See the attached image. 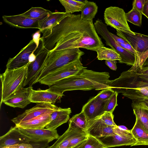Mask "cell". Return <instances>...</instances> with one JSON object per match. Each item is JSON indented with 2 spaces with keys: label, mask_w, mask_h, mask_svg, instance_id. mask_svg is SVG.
Returning <instances> with one entry per match:
<instances>
[{
  "label": "cell",
  "mask_w": 148,
  "mask_h": 148,
  "mask_svg": "<svg viewBox=\"0 0 148 148\" xmlns=\"http://www.w3.org/2000/svg\"><path fill=\"white\" fill-rule=\"evenodd\" d=\"M70 14L63 12H52L45 19L39 21V30L42 33L49 29Z\"/></svg>",
  "instance_id": "22"
},
{
  "label": "cell",
  "mask_w": 148,
  "mask_h": 148,
  "mask_svg": "<svg viewBox=\"0 0 148 148\" xmlns=\"http://www.w3.org/2000/svg\"><path fill=\"white\" fill-rule=\"evenodd\" d=\"M136 118L135 124L131 130L132 135L136 141L133 146L148 145V131L138 118L136 116Z\"/></svg>",
  "instance_id": "21"
},
{
  "label": "cell",
  "mask_w": 148,
  "mask_h": 148,
  "mask_svg": "<svg viewBox=\"0 0 148 148\" xmlns=\"http://www.w3.org/2000/svg\"><path fill=\"white\" fill-rule=\"evenodd\" d=\"M58 107L54 104L39 103L33 108L26 110L22 114L13 118L11 121L15 125L46 114L51 113Z\"/></svg>",
  "instance_id": "9"
},
{
  "label": "cell",
  "mask_w": 148,
  "mask_h": 148,
  "mask_svg": "<svg viewBox=\"0 0 148 148\" xmlns=\"http://www.w3.org/2000/svg\"><path fill=\"white\" fill-rule=\"evenodd\" d=\"M114 128L105 124L99 116L88 121L86 132L88 135L100 138L115 134Z\"/></svg>",
  "instance_id": "14"
},
{
  "label": "cell",
  "mask_w": 148,
  "mask_h": 148,
  "mask_svg": "<svg viewBox=\"0 0 148 148\" xmlns=\"http://www.w3.org/2000/svg\"><path fill=\"white\" fill-rule=\"evenodd\" d=\"M115 60H105V64L111 69L116 71L117 69L116 63Z\"/></svg>",
  "instance_id": "44"
},
{
  "label": "cell",
  "mask_w": 148,
  "mask_h": 148,
  "mask_svg": "<svg viewBox=\"0 0 148 148\" xmlns=\"http://www.w3.org/2000/svg\"><path fill=\"white\" fill-rule=\"evenodd\" d=\"M147 67H148V58L146 60L143 66V68Z\"/></svg>",
  "instance_id": "52"
},
{
  "label": "cell",
  "mask_w": 148,
  "mask_h": 148,
  "mask_svg": "<svg viewBox=\"0 0 148 148\" xmlns=\"http://www.w3.org/2000/svg\"><path fill=\"white\" fill-rule=\"evenodd\" d=\"M65 10V12L72 14L75 12L81 11L84 5L76 0H60Z\"/></svg>",
  "instance_id": "29"
},
{
  "label": "cell",
  "mask_w": 148,
  "mask_h": 148,
  "mask_svg": "<svg viewBox=\"0 0 148 148\" xmlns=\"http://www.w3.org/2000/svg\"><path fill=\"white\" fill-rule=\"evenodd\" d=\"M114 91L111 88L103 90L95 97L100 101H105L108 100L113 95Z\"/></svg>",
  "instance_id": "37"
},
{
  "label": "cell",
  "mask_w": 148,
  "mask_h": 148,
  "mask_svg": "<svg viewBox=\"0 0 148 148\" xmlns=\"http://www.w3.org/2000/svg\"><path fill=\"white\" fill-rule=\"evenodd\" d=\"M86 140L82 142L81 143H79V144L74 146V147H71L70 148H79L80 147H81L85 143V142H86Z\"/></svg>",
  "instance_id": "50"
},
{
  "label": "cell",
  "mask_w": 148,
  "mask_h": 148,
  "mask_svg": "<svg viewBox=\"0 0 148 148\" xmlns=\"http://www.w3.org/2000/svg\"><path fill=\"white\" fill-rule=\"evenodd\" d=\"M113 129L115 134L124 136H132L131 132V130L130 131L124 130L119 128L118 126L114 127Z\"/></svg>",
  "instance_id": "41"
},
{
  "label": "cell",
  "mask_w": 148,
  "mask_h": 148,
  "mask_svg": "<svg viewBox=\"0 0 148 148\" xmlns=\"http://www.w3.org/2000/svg\"><path fill=\"white\" fill-rule=\"evenodd\" d=\"M146 0H134L132 3V8L142 13Z\"/></svg>",
  "instance_id": "40"
},
{
  "label": "cell",
  "mask_w": 148,
  "mask_h": 148,
  "mask_svg": "<svg viewBox=\"0 0 148 148\" xmlns=\"http://www.w3.org/2000/svg\"><path fill=\"white\" fill-rule=\"evenodd\" d=\"M81 132L69 127L67 130L49 148H68L71 140L75 136Z\"/></svg>",
  "instance_id": "24"
},
{
  "label": "cell",
  "mask_w": 148,
  "mask_h": 148,
  "mask_svg": "<svg viewBox=\"0 0 148 148\" xmlns=\"http://www.w3.org/2000/svg\"><path fill=\"white\" fill-rule=\"evenodd\" d=\"M62 96L49 90L48 89L37 90L32 89L28 99L32 103H47L54 104L60 100Z\"/></svg>",
  "instance_id": "15"
},
{
  "label": "cell",
  "mask_w": 148,
  "mask_h": 148,
  "mask_svg": "<svg viewBox=\"0 0 148 148\" xmlns=\"http://www.w3.org/2000/svg\"><path fill=\"white\" fill-rule=\"evenodd\" d=\"M29 64L17 69H6L4 72L1 74V87L0 107L4 100L23 88Z\"/></svg>",
  "instance_id": "4"
},
{
  "label": "cell",
  "mask_w": 148,
  "mask_h": 148,
  "mask_svg": "<svg viewBox=\"0 0 148 148\" xmlns=\"http://www.w3.org/2000/svg\"><path fill=\"white\" fill-rule=\"evenodd\" d=\"M142 15L141 12L133 8L128 12L125 14L127 21L140 27L142 24Z\"/></svg>",
  "instance_id": "31"
},
{
  "label": "cell",
  "mask_w": 148,
  "mask_h": 148,
  "mask_svg": "<svg viewBox=\"0 0 148 148\" xmlns=\"http://www.w3.org/2000/svg\"><path fill=\"white\" fill-rule=\"evenodd\" d=\"M134 56V64L128 70L137 72L142 69L143 64L148 58V50L143 53L136 52Z\"/></svg>",
  "instance_id": "30"
},
{
  "label": "cell",
  "mask_w": 148,
  "mask_h": 148,
  "mask_svg": "<svg viewBox=\"0 0 148 148\" xmlns=\"http://www.w3.org/2000/svg\"><path fill=\"white\" fill-rule=\"evenodd\" d=\"M118 94L117 92H114L111 97L106 101L105 106V112L113 113L116 107L118 106L117 97Z\"/></svg>",
  "instance_id": "34"
},
{
  "label": "cell",
  "mask_w": 148,
  "mask_h": 148,
  "mask_svg": "<svg viewBox=\"0 0 148 148\" xmlns=\"http://www.w3.org/2000/svg\"><path fill=\"white\" fill-rule=\"evenodd\" d=\"M86 68L87 67L83 66L79 60L49 73L38 82L49 86L61 80L75 74Z\"/></svg>",
  "instance_id": "7"
},
{
  "label": "cell",
  "mask_w": 148,
  "mask_h": 148,
  "mask_svg": "<svg viewBox=\"0 0 148 148\" xmlns=\"http://www.w3.org/2000/svg\"><path fill=\"white\" fill-rule=\"evenodd\" d=\"M37 49L36 45L32 40L16 56L9 59L6 65V69H17L28 64L29 63L30 55Z\"/></svg>",
  "instance_id": "11"
},
{
  "label": "cell",
  "mask_w": 148,
  "mask_h": 148,
  "mask_svg": "<svg viewBox=\"0 0 148 148\" xmlns=\"http://www.w3.org/2000/svg\"><path fill=\"white\" fill-rule=\"evenodd\" d=\"M52 12L40 7H32L29 10L21 14L27 18L40 21L49 16Z\"/></svg>",
  "instance_id": "27"
},
{
  "label": "cell",
  "mask_w": 148,
  "mask_h": 148,
  "mask_svg": "<svg viewBox=\"0 0 148 148\" xmlns=\"http://www.w3.org/2000/svg\"><path fill=\"white\" fill-rule=\"evenodd\" d=\"M94 24L97 33L105 41L106 45L110 46L120 55L121 59L119 62L133 66L135 60L134 55L123 48L114 40L107 29V25L99 19Z\"/></svg>",
  "instance_id": "5"
},
{
  "label": "cell",
  "mask_w": 148,
  "mask_h": 148,
  "mask_svg": "<svg viewBox=\"0 0 148 148\" xmlns=\"http://www.w3.org/2000/svg\"><path fill=\"white\" fill-rule=\"evenodd\" d=\"M108 148L123 146H132L136 140L132 136H124L114 134L97 138Z\"/></svg>",
  "instance_id": "18"
},
{
  "label": "cell",
  "mask_w": 148,
  "mask_h": 148,
  "mask_svg": "<svg viewBox=\"0 0 148 148\" xmlns=\"http://www.w3.org/2000/svg\"><path fill=\"white\" fill-rule=\"evenodd\" d=\"M120 46L126 50L135 55L136 52L128 43H122L117 42Z\"/></svg>",
  "instance_id": "43"
},
{
  "label": "cell",
  "mask_w": 148,
  "mask_h": 148,
  "mask_svg": "<svg viewBox=\"0 0 148 148\" xmlns=\"http://www.w3.org/2000/svg\"><path fill=\"white\" fill-rule=\"evenodd\" d=\"M98 9V7L95 2L88 1L81 11V19L88 21L93 20L97 12Z\"/></svg>",
  "instance_id": "28"
},
{
  "label": "cell",
  "mask_w": 148,
  "mask_h": 148,
  "mask_svg": "<svg viewBox=\"0 0 148 148\" xmlns=\"http://www.w3.org/2000/svg\"><path fill=\"white\" fill-rule=\"evenodd\" d=\"M51 114L43 115L29 120L21 122L16 127L32 129H44L49 123Z\"/></svg>",
  "instance_id": "23"
},
{
  "label": "cell",
  "mask_w": 148,
  "mask_h": 148,
  "mask_svg": "<svg viewBox=\"0 0 148 148\" xmlns=\"http://www.w3.org/2000/svg\"><path fill=\"white\" fill-rule=\"evenodd\" d=\"M125 13L122 8L115 6H110L106 9L104 14L105 23L115 29L116 30L134 35L127 23Z\"/></svg>",
  "instance_id": "6"
},
{
  "label": "cell",
  "mask_w": 148,
  "mask_h": 148,
  "mask_svg": "<svg viewBox=\"0 0 148 148\" xmlns=\"http://www.w3.org/2000/svg\"><path fill=\"white\" fill-rule=\"evenodd\" d=\"M142 13L148 19V0H146Z\"/></svg>",
  "instance_id": "47"
},
{
  "label": "cell",
  "mask_w": 148,
  "mask_h": 148,
  "mask_svg": "<svg viewBox=\"0 0 148 148\" xmlns=\"http://www.w3.org/2000/svg\"><path fill=\"white\" fill-rule=\"evenodd\" d=\"M106 101H100L94 97L83 106L81 111L84 114L88 121L100 116L105 112Z\"/></svg>",
  "instance_id": "17"
},
{
  "label": "cell",
  "mask_w": 148,
  "mask_h": 148,
  "mask_svg": "<svg viewBox=\"0 0 148 148\" xmlns=\"http://www.w3.org/2000/svg\"><path fill=\"white\" fill-rule=\"evenodd\" d=\"M4 22L13 27L21 28L39 29V21L26 17L21 15L12 16L3 15Z\"/></svg>",
  "instance_id": "19"
},
{
  "label": "cell",
  "mask_w": 148,
  "mask_h": 148,
  "mask_svg": "<svg viewBox=\"0 0 148 148\" xmlns=\"http://www.w3.org/2000/svg\"><path fill=\"white\" fill-rule=\"evenodd\" d=\"M147 131H148V130H147Z\"/></svg>",
  "instance_id": "54"
},
{
  "label": "cell",
  "mask_w": 148,
  "mask_h": 148,
  "mask_svg": "<svg viewBox=\"0 0 148 148\" xmlns=\"http://www.w3.org/2000/svg\"><path fill=\"white\" fill-rule=\"evenodd\" d=\"M3 148H33V147L29 143H22L7 146Z\"/></svg>",
  "instance_id": "42"
},
{
  "label": "cell",
  "mask_w": 148,
  "mask_h": 148,
  "mask_svg": "<svg viewBox=\"0 0 148 148\" xmlns=\"http://www.w3.org/2000/svg\"><path fill=\"white\" fill-rule=\"evenodd\" d=\"M117 35L125 40L136 52L142 53L148 50V36L135 32L133 35L116 30Z\"/></svg>",
  "instance_id": "12"
},
{
  "label": "cell",
  "mask_w": 148,
  "mask_h": 148,
  "mask_svg": "<svg viewBox=\"0 0 148 148\" xmlns=\"http://www.w3.org/2000/svg\"><path fill=\"white\" fill-rule=\"evenodd\" d=\"M34 52L32 53L29 57V62L31 63L34 61L36 58V55L34 53Z\"/></svg>",
  "instance_id": "49"
},
{
  "label": "cell",
  "mask_w": 148,
  "mask_h": 148,
  "mask_svg": "<svg viewBox=\"0 0 148 148\" xmlns=\"http://www.w3.org/2000/svg\"><path fill=\"white\" fill-rule=\"evenodd\" d=\"M110 34L114 40L117 42L122 43H127L125 40L110 32Z\"/></svg>",
  "instance_id": "46"
},
{
  "label": "cell",
  "mask_w": 148,
  "mask_h": 148,
  "mask_svg": "<svg viewBox=\"0 0 148 148\" xmlns=\"http://www.w3.org/2000/svg\"><path fill=\"white\" fill-rule=\"evenodd\" d=\"M99 117L102 121L107 125L113 127L117 126L114 121V116L113 113L105 111Z\"/></svg>",
  "instance_id": "35"
},
{
  "label": "cell",
  "mask_w": 148,
  "mask_h": 148,
  "mask_svg": "<svg viewBox=\"0 0 148 148\" xmlns=\"http://www.w3.org/2000/svg\"><path fill=\"white\" fill-rule=\"evenodd\" d=\"M132 108L134 115L140 120L145 128L148 130V110L139 108Z\"/></svg>",
  "instance_id": "32"
},
{
  "label": "cell",
  "mask_w": 148,
  "mask_h": 148,
  "mask_svg": "<svg viewBox=\"0 0 148 148\" xmlns=\"http://www.w3.org/2000/svg\"><path fill=\"white\" fill-rule=\"evenodd\" d=\"M79 148H108L97 138L88 135L85 143Z\"/></svg>",
  "instance_id": "33"
},
{
  "label": "cell",
  "mask_w": 148,
  "mask_h": 148,
  "mask_svg": "<svg viewBox=\"0 0 148 148\" xmlns=\"http://www.w3.org/2000/svg\"><path fill=\"white\" fill-rule=\"evenodd\" d=\"M15 126L22 133L35 142L43 141L49 143L57 140L60 137L56 130L27 128Z\"/></svg>",
  "instance_id": "10"
},
{
  "label": "cell",
  "mask_w": 148,
  "mask_h": 148,
  "mask_svg": "<svg viewBox=\"0 0 148 148\" xmlns=\"http://www.w3.org/2000/svg\"><path fill=\"white\" fill-rule=\"evenodd\" d=\"M40 49L36 55L35 60L28 64L27 71L23 87L27 85L32 86L35 84L38 75L42 68L50 51L45 48H42L40 42Z\"/></svg>",
  "instance_id": "8"
},
{
  "label": "cell",
  "mask_w": 148,
  "mask_h": 148,
  "mask_svg": "<svg viewBox=\"0 0 148 148\" xmlns=\"http://www.w3.org/2000/svg\"><path fill=\"white\" fill-rule=\"evenodd\" d=\"M32 86L23 88L19 91L14 93L3 103L5 105L14 108H23L32 103L28 99Z\"/></svg>",
  "instance_id": "16"
},
{
  "label": "cell",
  "mask_w": 148,
  "mask_h": 148,
  "mask_svg": "<svg viewBox=\"0 0 148 148\" xmlns=\"http://www.w3.org/2000/svg\"><path fill=\"white\" fill-rule=\"evenodd\" d=\"M136 72L141 75L148 74V67H143L139 71Z\"/></svg>",
  "instance_id": "48"
},
{
  "label": "cell",
  "mask_w": 148,
  "mask_h": 148,
  "mask_svg": "<svg viewBox=\"0 0 148 148\" xmlns=\"http://www.w3.org/2000/svg\"><path fill=\"white\" fill-rule=\"evenodd\" d=\"M69 127L79 132H86L88 121L84 113L81 112L73 116L69 121Z\"/></svg>",
  "instance_id": "25"
},
{
  "label": "cell",
  "mask_w": 148,
  "mask_h": 148,
  "mask_svg": "<svg viewBox=\"0 0 148 148\" xmlns=\"http://www.w3.org/2000/svg\"><path fill=\"white\" fill-rule=\"evenodd\" d=\"M42 33L40 40L42 48L50 52L79 48L90 50L104 46L93 20H82L80 14H70Z\"/></svg>",
  "instance_id": "1"
},
{
  "label": "cell",
  "mask_w": 148,
  "mask_h": 148,
  "mask_svg": "<svg viewBox=\"0 0 148 148\" xmlns=\"http://www.w3.org/2000/svg\"><path fill=\"white\" fill-rule=\"evenodd\" d=\"M110 77L108 72H96L86 68L49 86L48 89L62 96L67 91L103 90L110 88Z\"/></svg>",
  "instance_id": "2"
},
{
  "label": "cell",
  "mask_w": 148,
  "mask_h": 148,
  "mask_svg": "<svg viewBox=\"0 0 148 148\" xmlns=\"http://www.w3.org/2000/svg\"><path fill=\"white\" fill-rule=\"evenodd\" d=\"M46 148H48V147H46Z\"/></svg>",
  "instance_id": "53"
},
{
  "label": "cell",
  "mask_w": 148,
  "mask_h": 148,
  "mask_svg": "<svg viewBox=\"0 0 148 148\" xmlns=\"http://www.w3.org/2000/svg\"><path fill=\"white\" fill-rule=\"evenodd\" d=\"M84 53L79 48L68 49L50 52L35 84L49 73L72 62L80 60Z\"/></svg>",
  "instance_id": "3"
},
{
  "label": "cell",
  "mask_w": 148,
  "mask_h": 148,
  "mask_svg": "<svg viewBox=\"0 0 148 148\" xmlns=\"http://www.w3.org/2000/svg\"><path fill=\"white\" fill-rule=\"evenodd\" d=\"M34 140L22 133L15 126L11 127L0 137V148L16 144L29 143Z\"/></svg>",
  "instance_id": "13"
},
{
  "label": "cell",
  "mask_w": 148,
  "mask_h": 148,
  "mask_svg": "<svg viewBox=\"0 0 148 148\" xmlns=\"http://www.w3.org/2000/svg\"><path fill=\"white\" fill-rule=\"evenodd\" d=\"M134 75L142 87L148 86V74L141 75L134 72Z\"/></svg>",
  "instance_id": "39"
},
{
  "label": "cell",
  "mask_w": 148,
  "mask_h": 148,
  "mask_svg": "<svg viewBox=\"0 0 148 148\" xmlns=\"http://www.w3.org/2000/svg\"><path fill=\"white\" fill-rule=\"evenodd\" d=\"M118 127L120 129L122 130H124L127 131H130L131 130H129L125 126L123 125H120L118 126Z\"/></svg>",
  "instance_id": "51"
},
{
  "label": "cell",
  "mask_w": 148,
  "mask_h": 148,
  "mask_svg": "<svg viewBox=\"0 0 148 148\" xmlns=\"http://www.w3.org/2000/svg\"><path fill=\"white\" fill-rule=\"evenodd\" d=\"M88 135L86 132H81L74 137L71 140L68 148L74 147L86 140Z\"/></svg>",
  "instance_id": "36"
},
{
  "label": "cell",
  "mask_w": 148,
  "mask_h": 148,
  "mask_svg": "<svg viewBox=\"0 0 148 148\" xmlns=\"http://www.w3.org/2000/svg\"><path fill=\"white\" fill-rule=\"evenodd\" d=\"M90 50L96 52L97 58L99 60H118L121 59V57L114 50L104 46L99 47Z\"/></svg>",
  "instance_id": "26"
},
{
  "label": "cell",
  "mask_w": 148,
  "mask_h": 148,
  "mask_svg": "<svg viewBox=\"0 0 148 148\" xmlns=\"http://www.w3.org/2000/svg\"><path fill=\"white\" fill-rule=\"evenodd\" d=\"M132 108H139L148 110V97L132 101Z\"/></svg>",
  "instance_id": "38"
},
{
  "label": "cell",
  "mask_w": 148,
  "mask_h": 148,
  "mask_svg": "<svg viewBox=\"0 0 148 148\" xmlns=\"http://www.w3.org/2000/svg\"><path fill=\"white\" fill-rule=\"evenodd\" d=\"M40 31L39 30L35 33L32 35V40L37 45V48L39 46L40 40Z\"/></svg>",
  "instance_id": "45"
},
{
  "label": "cell",
  "mask_w": 148,
  "mask_h": 148,
  "mask_svg": "<svg viewBox=\"0 0 148 148\" xmlns=\"http://www.w3.org/2000/svg\"><path fill=\"white\" fill-rule=\"evenodd\" d=\"M71 112V109L69 108H63L58 107L51 114L49 123L46 126V128L56 130L68 121Z\"/></svg>",
  "instance_id": "20"
}]
</instances>
